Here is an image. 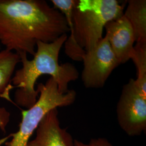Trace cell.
I'll list each match as a JSON object with an SVG mask.
<instances>
[{
  "mask_svg": "<svg viewBox=\"0 0 146 146\" xmlns=\"http://www.w3.org/2000/svg\"><path fill=\"white\" fill-rule=\"evenodd\" d=\"M69 33L62 13L43 0H0V43L5 49L33 56L38 42Z\"/></svg>",
  "mask_w": 146,
  "mask_h": 146,
  "instance_id": "obj_1",
  "label": "cell"
},
{
  "mask_svg": "<svg viewBox=\"0 0 146 146\" xmlns=\"http://www.w3.org/2000/svg\"><path fill=\"white\" fill-rule=\"evenodd\" d=\"M68 37L65 34L50 43L38 42L33 58L31 60L25 52L18 54L22 67L16 70L11 78L13 88H17L15 100L18 105L28 109L36 103L38 92L35 86L37 80L43 75H49L58 84L60 91L69 90L68 84L79 77L78 69L69 62L59 64L61 49Z\"/></svg>",
  "mask_w": 146,
  "mask_h": 146,
  "instance_id": "obj_2",
  "label": "cell"
},
{
  "mask_svg": "<svg viewBox=\"0 0 146 146\" xmlns=\"http://www.w3.org/2000/svg\"><path fill=\"white\" fill-rule=\"evenodd\" d=\"M123 10L116 0H75L72 23L78 45L85 51L93 48L102 38L106 25L123 15Z\"/></svg>",
  "mask_w": 146,
  "mask_h": 146,
  "instance_id": "obj_3",
  "label": "cell"
},
{
  "mask_svg": "<svg viewBox=\"0 0 146 146\" xmlns=\"http://www.w3.org/2000/svg\"><path fill=\"white\" fill-rule=\"evenodd\" d=\"M37 90L38 98L31 108L22 111V120L19 129L10 135L11 141L6 142L7 146H27L30 138L36 130L40 122L48 113L58 107H67L75 102L76 93L73 89L62 93L52 78L46 84H38Z\"/></svg>",
  "mask_w": 146,
  "mask_h": 146,
  "instance_id": "obj_4",
  "label": "cell"
},
{
  "mask_svg": "<svg viewBox=\"0 0 146 146\" xmlns=\"http://www.w3.org/2000/svg\"><path fill=\"white\" fill-rule=\"evenodd\" d=\"M117 120L121 128L130 136L146 131V95L138 88L135 79L123 85L116 107Z\"/></svg>",
  "mask_w": 146,
  "mask_h": 146,
  "instance_id": "obj_5",
  "label": "cell"
},
{
  "mask_svg": "<svg viewBox=\"0 0 146 146\" xmlns=\"http://www.w3.org/2000/svg\"><path fill=\"white\" fill-rule=\"evenodd\" d=\"M82 61L81 79L87 88L103 87L113 71L120 65L106 36L86 51Z\"/></svg>",
  "mask_w": 146,
  "mask_h": 146,
  "instance_id": "obj_6",
  "label": "cell"
},
{
  "mask_svg": "<svg viewBox=\"0 0 146 146\" xmlns=\"http://www.w3.org/2000/svg\"><path fill=\"white\" fill-rule=\"evenodd\" d=\"M110 47L120 64L131 59L135 37L132 27L124 15L108 22L104 27Z\"/></svg>",
  "mask_w": 146,
  "mask_h": 146,
  "instance_id": "obj_7",
  "label": "cell"
},
{
  "mask_svg": "<svg viewBox=\"0 0 146 146\" xmlns=\"http://www.w3.org/2000/svg\"><path fill=\"white\" fill-rule=\"evenodd\" d=\"M35 137L27 146H74L73 137L61 127L58 108L48 113L37 128Z\"/></svg>",
  "mask_w": 146,
  "mask_h": 146,
  "instance_id": "obj_8",
  "label": "cell"
},
{
  "mask_svg": "<svg viewBox=\"0 0 146 146\" xmlns=\"http://www.w3.org/2000/svg\"><path fill=\"white\" fill-rule=\"evenodd\" d=\"M51 2L54 7L64 15L68 23L70 35L64 42L66 55L74 61H82L86 51L76 41L73 31L72 12L75 0H52Z\"/></svg>",
  "mask_w": 146,
  "mask_h": 146,
  "instance_id": "obj_9",
  "label": "cell"
},
{
  "mask_svg": "<svg viewBox=\"0 0 146 146\" xmlns=\"http://www.w3.org/2000/svg\"><path fill=\"white\" fill-rule=\"evenodd\" d=\"M123 15L129 22L135 43L146 42V1L129 0Z\"/></svg>",
  "mask_w": 146,
  "mask_h": 146,
  "instance_id": "obj_10",
  "label": "cell"
},
{
  "mask_svg": "<svg viewBox=\"0 0 146 146\" xmlns=\"http://www.w3.org/2000/svg\"><path fill=\"white\" fill-rule=\"evenodd\" d=\"M20 62V58L17 53L6 49L0 51V97L11 101L10 92L13 88L11 80Z\"/></svg>",
  "mask_w": 146,
  "mask_h": 146,
  "instance_id": "obj_11",
  "label": "cell"
},
{
  "mask_svg": "<svg viewBox=\"0 0 146 146\" xmlns=\"http://www.w3.org/2000/svg\"><path fill=\"white\" fill-rule=\"evenodd\" d=\"M131 59L137 70L136 84L141 92L146 95V42L136 43Z\"/></svg>",
  "mask_w": 146,
  "mask_h": 146,
  "instance_id": "obj_12",
  "label": "cell"
},
{
  "mask_svg": "<svg viewBox=\"0 0 146 146\" xmlns=\"http://www.w3.org/2000/svg\"><path fill=\"white\" fill-rule=\"evenodd\" d=\"M74 146H113V145L104 137L92 139L88 143H85L81 141L74 139Z\"/></svg>",
  "mask_w": 146,
  "mask_h": 146,
  "instance_id": "obj_13",
  "label": "cell"
},
{
  "mask_svg": "<svg viewBox=\"0 0 146 146\" xmlns=\"http://www.w3.org/2000/svg\"><path fill=\"white\" fill-rule=\"evenodd\" d=\"M10 113L5 107L0 108V129L5 131V128L10 120Z\"/></svg>",
  "mask_w": 146,
  "mask_h": 146,
  "instance_id": "obj_14",
  "label": "cell"
},
{
  "mask_svg": "<svg viewBox=\"0 0 146 146\" xmlns=\"http://www.w3.org/2000/svg\"><path fill=\"white\" fill-rule=\"evenodd\" d=\"M11 137V136H7L5 137H4L2 139L0 140V146H2V145L5 143L6 141H7V140Z\"/></svg>",
  "mask_w": 146,
  "mask_h": 146,
  "instance_id": "obj_15",
  "label": "cell"
}]
</instances>
